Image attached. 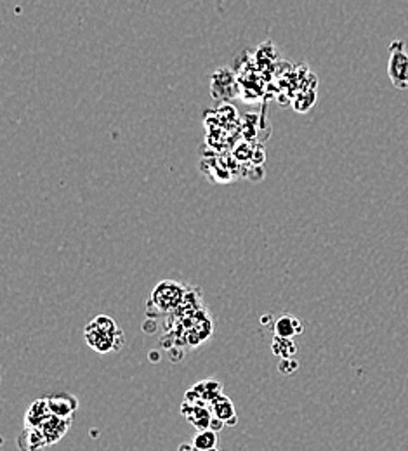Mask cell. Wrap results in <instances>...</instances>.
Instances as JSON below:
<instances>
[{
    "label": "cell",
    "instance_id": "1",
    "mask_svg": "<svg viewBox=\"0 0 408 451\" xmlns=\"http://www.w3.org/2000/svg\"><path fill=\"white\" fill-rule=\"evenodd\" d=\"M83 340L92 350L99 354L116 353L123 346V332L116 322L106 314L96 316L83 330Z\"/></svg>",
    "mask_w": 408,
    "mask_h": 451
},
{
    "label": "cell",
    "instance_id": "2",
    "mask_svg": "<svg viewBox=\"0 0 408 451\" xmlns=\"http://www.w3.org/2000/svg\"><path fill=\"white\" fill-rule=\"evenodd\" d=\"M188 293L190 290L186 289L185 283L176 282V280H163V282L156 283L155 289L150 293V314H169L179 309L185 304Z\"/></svg>",
    "mask_w": 408,
    "mask_h": 451
},
{
    "label": "cell",
    "instance_id": "3",
    "mask_svg": "<svg viewBox=\"0 0 408 451\" xmlns=\"http://www.w3.org/2000/svg\"><path fill=\"white\" fill-rule=\"evenodd\" d=\"M387 76L394 89H408V52L403 40H393L389 43V59H387Z\"/></svg>",
    "mask_w": 408,
    "mask_h": 451
},
{
    "label": "cell",
    "instance_id": "4",
    "mask_svg": "<svg viewBox=\"0 0 408 451\" xmlns=\"http://www.w3.org/2000/svg\"><path fill=\"white\" fill-rule=\"evenodd\" d=\"M52 415L61 417V419H72L75 410L79 408V401L72 394H51L45 396Z\"/></svg>",
    "mask_w": 408,
    "mask_h": 451
},
{
    "label": "cell",
    "instance_id": "5",
    "mask_svg": "<svg viewBox=\"0 0 408 451\" xmlns=\"http://www.w3.org/2000/svg\"><path fill=\"white\" fill-rule=\"evenodd\" d=\"M70 426H72V419H61V417L51 415L39 429L42 430L43 437H45L48 444L51 446V444L58 443V441L68 432Z\"/></svg>",
    "mask_w": 408,
    "mask_h": 451
},
{
    "label": "cell",
    "instance_id": "6",
    "mask_svg": "<svg viewBox=\"0 0 408 451\" xmlns=\"http://www.w3.org/2000/svg\"><path fill=\"white\" fill-rule=\"evenodd\" d=\"M18 446L21 451H42L49 444L39 427H25V430L19 434Z\"/></svg>",
    "mask_w": 408,
    "mask_h": 451
},
{
    "label": "cell",
    "instance_id": "7",
    "mask_svg": "<svg viewBox=\"0 0 408 451\" xmlns=\"http://www.w3.org/2000/svg\"><path fill=\"white\" fill-rule=\"evenodd\" d=\"M273 332L276 337H283V339H294V337L300 335L304 332V326L296 316L290 314H283L273 325Z\"/></svg>",
    "mask_w": 408,
    "mask_h": 451
},
{
    "label": "cell",
    "instance_id": "8",
    "mask_svg": "<svg viewBox=\"0 0 408 451\" xmlns=\"http://www.w3.org/2000/svg\"><path fill=\"white\" fill-rule=\"evenodd\" d=\"M51 410H49V404L45 397H40V399L33 401L30 404V408L26 410L25 415V423L26 427H40L45 420L51 417Z\"/></svg>",
    "mask_w": 408,
    "mask_h": 451
},
{
    "label": "cell",
    "instance_id": "9",
    "mask_svg": "<svg viewBox=\"0 0 408 451\" xmlns=\"http://www.w3.org/2000/svg\"><path fill=\"white\" fill-rule=\"evenodd\" d=\"M212 415L214 419L221 420L226 426H235L236 422V413L235 408H233V403L229 401V397L223 396V394L212 401Z\"/></svg>",
    "mask_w": 408,
    "mask_h": 451
},
{
    "label": "cell",
    "instance_id": "10",
    "mask_svg": "<svg viewBox=\"0 0 408 451\" xmlns=\"http://www.w3.org/2000/svg\"><path fill=\"white\" fill-rule=\"evenodd\" d=\"M271 350L280 359H290L297 354V346L292 339H283V337L275 335V339L271 342Z\"/></svg>",
    "mask_w": 408,
    "mask_h": 451
},
{
    "label": "cell",
    "instance_id": "11",
    "mask_svg": "<svg viewBox=\"0 0 408 451\" xmlns=\"http://www.w3.org/2000/svg\"><path fill=\"white\" fill-rule=\"evenodd\" d=\"M192 446L196 451H214L217 446V432L212 429L200 430L198 434L193 436Z\"/></svg>",
    "mask_w": 408,
    "mask_h": 451
},
{
    "label": "cell",
    "instance_id": "12",
    "mask_svg": "<svg viewBox=\"0 0 408 451\" xmlns=\"http://www.w3.org/2000/svg\"><path fill=\"white\" fill-rule=\"evenodd\" d=\"M297 368H299V363H297L294 357H290V359H282L278 363V372L282 373V375H292V373L297 372Z\"/></svg>",
    "mask_w": 408,
    "mask_h": 451
},
{
    "label": "cell",
    "instance_id": "13",
    "mask_svg": "<svg viewBox=\"0 0 408 451\" xmlns=\"http://www.w3.org/2000/svg\"><path fill=\"white\" fill-rule=\"evenodd\" d=\"M214 451H217V450H214Z\"/></svg>",
    "mask_w": 408,
    "mask_h": 451
}]
</instances>
